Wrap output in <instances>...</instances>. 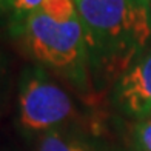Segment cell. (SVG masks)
<instances>
[{
  "mask_svg": "<svg viewBox=\"0 0 151 151\" xmlns=\"http://www.w3.org/2000/svg\"><path fill=\"white\" fill-rule=\"evenodd\" d=\"M90 71L119 79L151 43V0H74Z\"/></svg>",
  "mask_w": 151,
  "mask_h": 151,
  "instance_id": "obj_1",
  "label": "cell"
},
{
  "mask_svg": "<svg viewBox=\"0 0 151 151\" xmlns=\"http://www.w3.org/2000/svg\"><path fill=\"white\" fill-rule=\"evenodd\" d=\"M31 57L50 70L85 88L90 62L85 31L74 0H45L17 31Z\"/></svg>",
  "mask_w": 151,
  "mask_h": 151,
  "instance_id": "obj_2",
  "label": "cell"
},
{
  "mask_svg": "<svg viewBox=\"0 0 151 151\" xmlns=\"http://www.w3.org/2000/svg\"><path fill=\"white\" fill-rule=\"evenodd\" d=\"M76 105L43 66L28 68L19 86L17 123L28 134H45L76 117Z\"/></svg>",
  "mask_w": 151,
  "mask_h": 151,
  "instance_id": "obj_3",
  "label": "cell"
},
{
  "mask_svg": "<svg viewBox=\"0 0 151 151\" xmlns=\"http://www.w3.org/2000/svg\"><path fill=\"white\" fill-rule=\"evenodd\" d=\"M113 102L129 119L151 117V50H147L116 80Z\"/></svg>",
  "mask_w": 151,
  "mask_h": 151,
  "instance_id": "obj_4",
  "label": "cell"
},
{
  "mask_svg": "<svg viewBox=\"0 0 151 151\" xmlns=\"http://www.w3.org/2000/svg\"><path fill=\"white\" fill-rule=\"evenodd\" d=\"M36 151H104V150L83 136L57 128L40 136Z\"/></svg>",
  "mask_w": 151,
  "mask_h": 151,
  "instance_id": "obj_5",
  "label": "cell"
},
{
  "mask_svg": "<svg viewBox=\"0 0 151 151\" xmlns=\"http://www.w3.org/2000/svg\"><path fill=\"white\" fill-rule=\"evenodd\" d=\"M129 151H151V117L136 120L128 137Z\"/></svg>",
  "mask_w": 151,
  "mask_h": 151,
  "instance_id": "obj_6",
  "label": "cell"
},
{
  "mask_svg": "<svg viewBox=\"0 0 151 151\" xmlns=\"http://www.w3.org/2000/svg\"><path fill=\"white\" fill-rule=\"evenodd\" d=\"M45 0H9L8 8L11 14V23L16 26V31L20 29L26 19H28L32 12H36Z\"/></svg>",
  "mask_w": 151,
  "mask_h": 151,
  "instance_id": "obj_7",
  "label": "cell"
},
{
  "mask_svg": "<svg viewBox=\"0 0 151 151\" xmlns=\"http://www.w3.org/2000/svg\"><path fill=\"white\" fill-rule=\"evenodd\" d=\"M5 3H9V0H0V6L5 5Z\"/></svg>",
  "mask_w": 151,
  "mask_h": 151,
  "instance_id": "obj_8",
  "label": "cell"
},
{
  "mask_svg": "<svg viewBox=\"0 0 151 151\" xmlns=\"http://www.w3.org/2000/svg\"><path fill=\"white\" fill-rule=\"evenodd\" d=\"M127 151H129V150H127Z\"/></svg>",
  "mask_w": 151,
  "mask_h": 151,
  "instance_id": "obj_9",
  "label": "cell"
}]
</instances>
